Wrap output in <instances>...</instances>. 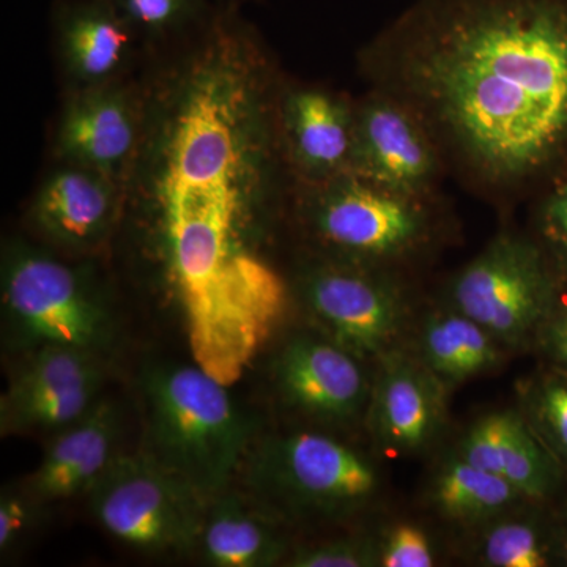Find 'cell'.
Wrapping results in <instances>:
<instances>
[{
    "label": "cell",
    "mask_w": 567,
    "mask_h": 567,
    "mask_svg": "<svg viewBox=\"0 0 567 567\" xmlns=\"http://www.w3.org/2000/svg\"><path fill=\"white\" fill-rule=\"evenodd\" d=\"M278 115L259 48L226 24L144 103L123 192L200 360L249 357L286 312L289 290L262 251Z\"/></svg>",
    "instance_id": "cell-1"
},
{
    "label": "cell",
    "mask_w": 567,
    "mask_h": 567,
    "mask_svg": "<svg viewBox=\"0 0 567 567\" xmlns=\"http://www.w3.org/2000/svg\"><path fill=\"white\" fill-rule=\"evenodd\" d=\"M443 158L516 192L567 145V0H415L364 54Z\"/></svg>",
    "instance_id": "cell-2"
},
{
    "label": "cell",
    "mask_w": 567,
    "mask_h": 567,
    "mask_svg": "<svg viewBox=\"0 0 567 567\" xmlns=\"http://www.w3.org/2000/svg\"><path fill=\"white\" fill-rule=\"evenodd\" d=\"M141 453L205 498L233 486L254 440L248 413L196 363L156 361L141 372Z\"/></svg>",
    "instance_id": "cell-3"
},
{
    "label": "cell",
    "mask_w": 567,
    "mask_h": 567,
    "mask_svg": "<svg viewBox=\"0 0 567 567\" xmlns=\"http://www.w3.org/2000/svg\"><path fill=\"white\" fill-rule=\"evenodd\" d=\"M237 477L241 491L287 527L352 518L382 486L371 458L316 431L254 440Z\"/></svg>",
    "instance_id": "cell-4"
},
{
    "label": "cell",
    "mask_w": 567,
    "mask_h": 567,
    "mask_svg": "<svg viewBox=\"0 0 567 567\" xmlns=\"http://www.w3.org/2000/svg\"><path fill=\"white\" fill-rule=\"evenodd\" d=\"M3 349L14 357L66 347L106 357L118 320L91 270L31 245L10 244L2 257Z\"/></svg>",
    "instance_id": "cell-5"
},
{
    "label": "cell",
    "mask_w": 567,
    "mask_h": 567,
    "mask_svg": "<svg viewBox=\"0 0 567 567\" xmlns=\"http://www.w3.org/2000/svg\"><path fill=\"white\" fill-rule=\"evenodd\" d=\"M429 199L344 174L305 183L301 218L323 257L390 268L431 240Z\"/></svg>",
    "instance_id": "cell-6"
},
{
    "label": "cell",
    "mask_w": 567,
    "mask_h": 567,
    "mask_svg": "<svg viewBox=\"0 0 567 567\" xmlns=\"http://www.w3.org/2000/svg\"><path fill=\"white\" fill-rule=\"evenodd\" d=\"M87 498L107 535L155 557L196 550L210 503L141 451L115 458Z\"/></svg>",
    "instance_id": "cell-7"
},
{
    "label": "cell",
    "mask_w": 567,
    "mask_h": 567,
    "mask_svg": "<svg viewBox=\"0 0 567 567\" xmlns=\"http://www.w3.org/2000/svg\"><path fill=\"white\" fill-rule=\"evenodd\" d=\"M297 293L317 333L364 363L399 350L409 327V298L386 267L322 257L298 276Z\"/></svg>",
    "instance_id": "cell-8"
},
{
    "label": "cell",
    "mask_w": 567,
    "mask_h": 567,
    "mask_svg": "<svg viewBox=\"0 0 567 567\" xmlns=\"http://www.w3.org/2000/svg\"><path fill=\"white\" fill-rule=\"evenodd\" d=\"M450 306L486 328L506 349L527 346L554 311V287L543 254L517 235H498L454 276Z\"/></svg>",
    "instance_id": "cell-9"
},
{
    "label": "cell",
    "mask_w": 567,
    "mask_h": 567,
    "mask_svg": "<svg viewBox=\"0 0 567 567\" xmlns=\"http://www.w3.org/2000/svg\"><path fill=\"white\" fill-rule=\"evenodd\" d=\"M0 399V434L54 435L84 416L103 398L106 357L47 347L18 358Z\"/></svg>",
    "instance_id": "cell-10"
},
{
    "label": "cell",
    "mask_w": 567,
    "mask_h": 567,
    "mask_svg": "<svg viewBox=\"0 0 567 567\" xmlns=\"http://www.w3.org/2000/svg\"><path fill=\"white\" fill-rule=\"evenodd\" d=\"M270 372L281 404L312 423L347 427L368 412L372 380L364 361L316 330L287 338Z\"/></svg>",
    "instance_id": "cell-11"
},
{
    "label": "cell",
    "mask_w": 567,
    "mask_h": 567,
    "mask_svg": "<svg viewBox=\"0 0 567 567\" xmlns=\"http://www.w3.org/2000/svg\"><path fill=\"white\" fill-rule=\"evenodd\" d=\"M443 159L424 123L401 100L374 89L354 104L350 174L393 192L431 197Z\"/></svg>",
    "instance_id": "cell-12"
},
{
    "label": "cell",
    "mask_w": 567,
    "mask_h": 567,
    "mask_svg": "<svg viewBox=\"0 0 567 567\" xmlns=\"http://www.w3.org/2000/svg\"><path fill=\"white\" fill-rule=\"evenodd\" d=\"M365 423L374 445L386 456L423 453L446 423V383L401 349L379 360Z\"/></svg>",
    "instance_id": "cell-13"
},
{
    "label": "cell",
    "mask_w": 567,
    "mask_h": 567,
    "mask_svg": "<svg viewBox=\"0 0 567 567\" xmlns=\"http://www.w3.org/2000/svg\"><path fill=\"white\" fill-rule=\"evenodd\" d=\"M142 128L144 104L134 102L132 93L111 82L82 87L63 111L59 155L66 164L125 183L140 151Z\"/></svg>",
    "instance_id": "cell-14"
},
{
    "label": "cell",
    "mask_w": 567,
    "mask_h": 567,
    "mask_svg": "<svg viewBox=\"0 0 567 567\" xmlns=\"http://www.w3.org/2000/svg\"><path fill=\"white\" fill-rule=\"evenodd\" d=\"M122 410L100 399L80 420L51 436L22 491L41 506L87 496L121 453Z\"/></svg>",
    "instance_id": "cell-15"
},
{
    "label": "cell",
    "mask_w": 567,
    "mask_h": 567,
    "mask_svg": "<svg viewBox=\"0 0 567 567\" xmlns=\"http://www.w3.org/2000/svg\"><path fill=\"white\" fill-rule=\"evenodd\" d=\"M287 155L305 183L350 174L354 145V104L333 92L297 87L279 103Z\"/></svg>",
    "instance_id": "cell-16"
},
{
    "label": "cell",
    "mask_w": 567,
    "mask_h": 567,
    "mask_svg": "<svg viewBox=\"0 0 567 567\" xmlns=\"http://www.w3.org/2000/svg\"><path fill=\"white\" fill-rule=\"evenodd\" d=\"M121 205V183L66 164L41 186L32 204V223L51 244L85 251L106 240Z\"/></svg>",
    "instance_id": "cell-17"
},
{
    "label": "cell",
    "mask_w": 567,
    "mask_h": 567,
    "mask_svg": "<svg viewBox=\"0 0 567 567\" xmlns=\"http://www.w3.org/2000/svg\"><path fill=\"white\" fill-rule=\"evenodd\" d=\"M287 528L233 484L208 503L194 551L208 566H276L292 551Z\"/></svg>",
    "instance_id": "cell-18"
},
{
    "label": "cell",
    "mask_w": 567,
    "mask_h": 567,
    "mask_svg": "<svg viewBox=\"0 0 567 567\" xmlns=\"http://www.w3.org/2000/svg\"><path fill=\"white\" fill-rule=\"evenodd\" d=\"M134 29L112 0L73 7L61 22L63 62L80 87L111 82L122 69Z\"/></svg>",
    "instance_id": "cell-19"
},
{
    "label": "cell",
    "mask_w": 567,
    "mask_h": 567,
    "mask_svg": "<svg viewBox=\"0 0 567 567\" xmlns=\"http://www.w3.org/2000/svg\"><path fill=\"white\" fill-rule=\"evenodd\" d=\"M502 349L486 328L453 306L431 312L417 333V358L446 385L492 371Z\"/></svg>",
    "instance_id": "cell-20"
},
{
    "label": "cell",
    "mask_w": 567,
    "mask_h": 567,
    "mask_svg": "<svg viewBox=\"0 0 567 567\" xmlns=\"http://www.w3.org/2000/svg\"><path fill=\"white\" fill-rule=\"evenodd\" d=\"M431 499L447 520L470 527H481L527 503L502 476L470 464L457 453L440 465L432 481Z\"/></svg>",
    "instance_id": "cell-21"
},
{
    "label": "cell",
    "mask_w": 567,
    "mask_h": 567,
    "mask_svg": "<svg viewBox=\"0 0 567 567\" xmlns=\"http://www.w3.org/2000/svg\"><path fill=\"white\" fill-rule=\"evenodd\" d=\"M496 475L506 480L527 502H546L561 483L563 468L529 425L524 413L513 410Z\"/></svg>",
    "instance_id": "cell-22"
},
{
    "label": "cell",
    "mask_w": 567,
    "mask_h": 567,
    "mask_svg": "<svg viewBox=\"0 0 567 567\" xmlns=\"http://www.w3.org/2000/svg\"><path fill=\"white\" fill-rule=\"evenodd\" d=\"M532 502L481 525L476 554L488 567H544L550 563V536Z\"/></svg>",
    "instance_id": "cell-23"
},
{
    "label": "cell",
    "mask_w": 567,
    "mask_h": 567,
    "mask_svg": "<svg viewBox=\"0 0 567 567\" xmlns=\"http://www.w3.org/2000/svg\"><path fill=\"white\" fill-rule=\"evenodd\" d=\"M522 404L533 431L567 470V372L554 368L528 380Z\"/></svg>",
    "instance_id": "cell-24"
},
{
    "label": "cell",
    "mask_w": 567,
    "mask_h": 567,
    "mask_svg": "<svg viewBox=\"0 0 567 567\" xmlns=\"http://www.w3.org/2000/svg\"><path fill=\"white\" fill-rule=\"evenodd\" d=\"M293 567L380 566L379 537L350 535L295 547L286 559Z\"/></svg>",
    "instance_id": "cell-25"
},
{
    "label": "cell",
    "mask_w": 567,
    "mask_h": 567,
    "mask_svg": "<svg viewBox=\"0 0 567 567\" xmlns=\"http://www.w3.org/2000/svg\"><path fill=\"white\" fill-rule=\"evenodd\" d=\"M134 31L158 33L178 28L192 18L197 0H112Z\"/></svg>",
    "instance_id": "cell-26"
},
{
    "label": "cell",
    "mask_w": 567,
    "mask_h": 567,
    "mask_svg": "<svg viewBox=\"0 0 567 567\" xmlns=\"http://www.w3.org/2000/svg\"><path fill=\"white\" fill-rule=\"evenodd\" d=\"M379 539L382 567H431L436 563L427 533L415 524L394 525Z\"/></svg>",
    "instance_id": "cell-27"
},
{
    "label": "cell",
    "mask_w": 567,
    "mask_h": 567,
    "mask_svg": "<svg viewBox=\"0 0 567 567\" xmlns=\"http://www.w3.org/2000/svg\"><path fill=\"white\" fill-rule=\"evenodd\" d=\"M43 507L20 487L0 496V551L9 554L32 532L39 509Z\"/></svg>",
    "instance_id": "cell-28"
},
{
    "label": "cell",
    "mask_w": 567,
    "mask_h": 567,
    "mask_svg": "<svg viewBox=\"0 0 567 567\" xmlns=\"http://www.w3.org/2000/svg\"><path fill=\"white\" fill-rule=\"evenodd\" d=\"M544 237L567 265V183L547 200L543 212Z\"/></svg>",
    "instance_id": "cell-29"
},
{
    "label": "cell",
    "mask_w": 567,
    "mask_h": 567,
    "mask_svg": "<svg viewBox=\"0 0 567 567\" xmlns=\"http://www.w3.org/2000/svg\"><path fill=\"white\" fill-rule=\"evenodd\" d=\"M536 339L555 368L567 372V306L563 309L554 308Z\"/></svg>",
    "instance_id": "cell-30"
},
{
    "label": "cell",
    "mask_w": 567,
    "mask_h": 567,
    "mask_svg": "<svg viewBox=\"0 0 567 567\" xmlns=\"http://www.w3.org/2000/svg\"><path fill=\"white\" fill-rule=\"evenodd\" d=\"M559 557H561L563 563L567 566V525L566 528L563 529L561 539H559Z\"/></svg>",
    "instance_id": "cell-31"
}]
</instances>
